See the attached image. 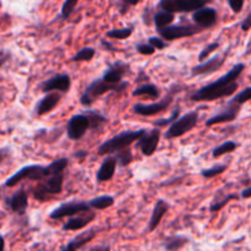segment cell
<instances>
[{
	"instance_id": "484cf974",
	"label": "cell",
	"mask_w": 251,
	"mask_h": 251,
	"mask_svg": "<svg viewBox=\"0 0 251 251\" xmlns=\"http://www.w3.org/2000/svg\"><path fill=\"white\" fill-rule=\"evenodd\" d=\"M88 206L92 211H102V210H107L109 208L110 206L114 205L115 200L113 196L110 195H100L97 198L92 199V200L87 201Z\"/></svg>"
},
{
	"instance_id": "ffe728a7",
	"label": "cell",
	"mask_w": 251,
	"mask_h": 251,
	"mask_svg": "<svg viewBox=\"0 0 251 251\" xmlns=\"http://www.w3.org/2000/svg\"><path fill=\"white\" fill-rule=\"evenodd\" d=\"M117 158H115L114 154H109V156L104 157L97 172V176H96L98 183H104V181L112 180L115 174V171H117Z\"/></svg>"
},
{
	"instance_id": "7a4b0ae2",
	"label": "cell",
	"mask_w": 251,
	"mask_h": 251,
	"mask_svg": "<svg viewBox=\"0 0 251 251\" xmlns=\"http://www.w3.org/2000/svg\"><path fill=\"white\" fill-rule=\"evenodd\" d=\"M147 132L146 129L139 130H125L114 135L110 139L105 140L100 147H98V154L100 156H109V154L117 153L120 150H124L130 147L134 142H136L140 137L144 136Z\"/></svg>"
},
{
	"instance_id": "7bdbcfd3",
	"label": "cell",
	"mask_w": 251,
	"mask_h": 251,
	"mask_svg": "<svg viewBox=\"0 0 251 251\" xmlns=\"http://www.w3.org/2000/svg\"><path fill=\"white\" fill-rule=\"evenodd\" d=\"M140 1H137V0H123V1H120L119 5L122 6L120 7V14H126L130 6H135Z\"/></svg>"
},
{
	"instance_id": "b9f144b4",
	"label": "cell",
	"mask_w": 251,
	"mask_h": 251,
	"mask_svg": "<svg viewBox=\"0 0 251 251\" xmlns=\"http://www.w3.org/2000/svg\"><path fill=\"white\" fill-rule=\"evenodd\" d=\"M228 5H229V7L233 10L234 14H239V12H242L243 6H244V0H229Z\"/></svg>"
},
{
	"instance_id": "f6af8a7d",
	"label": "cell",
	"mask_w": 251,
	"mask_h": 251,
	"mask_svg": "<svg viewBox=\"0 0 251 251\" xmlns=\"http://www.w3.org/2000/svg\"><path fill=\"white\" fill-rule=\"evenodd\" d=\"M240 27H242L243 31H245V32L249 31L250 27H251V12H249V14L245 16V19L243 20L242 24H240Z\"/></svg>"
},
{
	"instance_id": "8992f818",
	"label": "cell",
	"mask_w": 251,
	"mask_h": 251,
	"mask_svg": "<svg viewBox=\"0 0 251 251\" xmlns=\"http://www.w3.org/2000/svg\"><path fill=\"white\" fill-rule=\"evenodd\" d=\"M199 118H200V115H199L198 110H191V112L184 114L183 117H179L173 124L169 125L167 131L164 132V139H176V137L188 134L198 125Z\"/></svg>"
},
{
	"instance_id": "8d00e7d4",
	"label": "cell",
	"mask_w": 251,
	"mask_h": 251,
	"mask_svg": "<svg viewBox=\"0 0 251 251\" xmlns=\"http://www.w3.org/2000/svg\"><path fill=\"white\" fill-rule=\"evenodd\" d=\"M250 98H251V87L248 86V87H245L244 90L240 91L239 93H237V95H235L234 97L229 100V102L233 103V104L242 107L243 104H245L247 102H249Z\"/></svg>"
},
{
	"instance_id": "4316f807",
	"label": "cell",
	"mask_w": 251,
	"mask_h": 251,
	"mask_svg": "<svg viewBox=\"0 0 251 251\" xmlns=\"http://www.w3.org/2000/svg\"><path fill=\"white\" fill-rule=\"evenodd\" d=\"M85 113L87 115V118L90 119L91 123V129L92 131H98V130L102 129L105 124L108 123V118L105 115L100 114V113L96 112V110H86Z\"/></svg>"
},
{
	"instance_id": "ac0fdd59",
	"label": "cell",
	"mask_w": 251,
	"mask_h": 251,
	"mask_svg": "<svg viewBox=\"0 0 251 251\" xmlns=\"http://www.w3.org/2000/svg\"><path fill=\"white\" fill-rule=\"evenodd\" d=\"M61 95L58 92H50L46 93L41 100L37 102L36 107H34V113L37 117H43V115L48 114V113L53 112L58 104L60 103Z\"/></svg>"
},
{
	"instance_id": "44dd1931",
	"label": "cell",
	"mask_w": 251,
	"mask_h": 251,
	"mask_svg": "<svg viewBox=\"0 0 251 251\" xmlns=\"http://www.w3.org/2000/svg\"><path fill=\"white\" fill-rule=\"evenodd\" d=\"M96 220V212L95 211H88L86 213H81V215L74 216L71 217L65 225L63 226V230L66 232H71V230H80L83 229L86 226L91 225L93 221Z\"/></svg>"
},
{
	"instance_id": "836d02e7",
	"label": "cell",
	"mask_w": 251,
	"mask_h": 251,
	"mask_svg": "<svg viewBox=\"0 0 251 251\" xmlns=\"http://www.w3.org/2000/svg\"><path fill=\"white\" fill-rule=\"evenodd\" d=\"M96 55V49L92 47H85V48H81L75 55L71 58V61H91L93 59V56Z\"/></svg>"
},
{
	"instance_id": "60d3db41",
	"label": "cell",
	"mask_w": 251,
	"mask_h": 251,
	"mask_svg": "<svg viewBox=\"0 0 251 251\" xmlns=\"http://www.w3.org/2000/svg\"><path fill=\"white\" fill-rule=\"evenodd\" d=\"M136 50L141 55H152V54H154L156 49L150 46L149 43H139L136 46Z\"/></svg>"
},
{
	"instance_id": "9c48e42d",
	"label": "cell",
	"mask_w": 251,
	"mask_h": 251,
	"mask_svg": "<svg viewBox=\"0 0 251 251\" xmlns=\"http://www.w3.org/2000/svg\"><path fill=\"white\" fill-rule=\"evenodd\" d=\"M88 211H91V208L88 206L87 201L73 200L69 201V202L60 203L55 210H53L49 213V218L50 220H63L65 217L71 218L74 216L88 212Z\"/></svg>"
},
{
	"instance_id": "e575fe53",
	"label": "cell",
	"mask_w": 251,
	"mask_h": 251,
	"mask_svg": "<svg viewBox=\"0 0 251 251\" xmlns=\"http://www.w3.org/2000/svg\"><path fill=\"white\" fill-rule=\"evenodd\" d=\"M240 196L238 195V194H228V195H226L225 198L221 199V200L218 201H215V202H212L210 205V211L211 212H218V211L222 210L223 207H225L226 205H227L229 201L232 200H239Z\"/></svg>"
},
{
	"instance_id": "e0dca14e",
	"label": "cell",
	"mask_w": 251,
	"mask_h": 251,
	"mask_svg": "<svg viewBox=\"0 0 251 251\" xmlns=\"http://www.w3.org/2000/svg\"><path fill=\"white\" fill-rule=\"evenodd\" d=\"M239 112H240L239 105H235V104H233V103L228 102L227 104L223 107V109L218 110L216 114H213L212 117L208 118V119L206 120L205 125L207 127H210V126H212V125H216V124H222V123L233 122V120L237 119Z\"/></svg>"
},
{
	"instance_id": "4fadbf2b",
	"label": "cell",
	"mask_w": 251,
	"mask_h": 251,
	"mask_svg": "<svg viewBox=\"0 0 251 251\" xmlns=\"http://www.w3.org/2000/svg\"><path fill=\"white\" fill-rule=\"evenodd\" d=\"M161 129L153 127L152 130L147 131L144 136L140 137V139L135 142V146H136L137 149H140V151H141V153L144 154V156L151 157L152 154L157 151V147H158L159 141H161Z\"/></svg>"
},
{
	"instance_id": "bcb514c9",
	"label": "cell",
	"mask_w": 251,
	"mask_h": 251,
	"mask_svg": "<svg viewBox=\"0 0 251 251\" xmlns=\"http://www.w3.org/2000/svg\"><path fill=\"white\" fill-rule=\"evenodd\" d=\"M11 58V54L7 53V51H0V69L5 65V64L9 61V59Z\"/></svg>"
},
{
	"instance_id": "ee69618b",
	"label": "cell",
	"mask_w": 251,
	"mask_h": 251,
	"mask_svg": "<svg viewBox=\"0 0 251 251\" xmlns=\"http://www.w3.org/2000/svg\"><path fill=\"white\" fill-rule=\"evenodd\" d=\"M10 154H11V150L10 147H0V164L5 161L6 158H9Z\"/></svg>"
},
{
	"instance_id": "74e56055",
	"label": "cell",
	"mask_w": 251,
	"mask_h": 251,
	"mask_svg": "<svg viewBox=\"0 0 251 251\" xmlns=\"http://www.w3.org/2000/svg\"><path fill=\"white\" fill-rule=\"evenodd\" d=\"M78 1L77 0H66V1L63 2V6H61V12L60 17L63 20H68L69 17L73 15L74 10L77 6Z\"/></svg>"
},
{
	"instance_id": "9a60e30c",
	"label": "cell",
	"mask_w": 251,
	"mask_h": 251,
	"mask_svg": "<svg viewBox=\"0 0 251 251\" xmlns=\"http://www.w3.org/2000/svg\"><path fill=\"white\" fill-rule=\"evenodd\" d=\"M226 63V55L225 54H216V55L211 56L207 60L202 61L199 65L191 68V76H208L212 74L217 73L221 70Z\"/></svg>"
},
{
	"instance_id": "603a6c76",
	"label": "cell",
	"mask_w": 251,
	"mask_h": 251,
	"mask_svg": "<svg viewBox=\"0 0 251 251\" xmlns=\"http://www.w3.org/2000/svg\"><path fill=\"white\" fill-rule=\"evenodd\" d=\"M169 208H171V205H169L166 200L159 199V200L157 201L156 205H154L153 207V211H152L151 218H150L149 221V226H147V230H149V232H153V230L157 229V227L159 226L161 221L163 220L164 216L167 215Z\"/></svg>"
},
{
	"instance_id": "5b68a950",
	"label": "cell",
	"mask_w": 251,
	"mask_h": 251,
	"mask_svg": "<svg viewBox=\"0 0 251 251\" xmlns=\"http://www.w3.org/2000/svg\"><path fill=\"white\" fill-rule=\"evenodd\" d=\"M64 174H56L50 176L43 180L38 181V185L36 186V190L33 191V198L38 201H47L54 195H59L63 191Z\"/></svg>"
},
{
	"instance_id": "f35d334b",
	"label": "cell",
	"mask_w": 251,
	"mask_h": 251,
	"mask_svg": "<svg viewBox=\"0 0 251 251\" xmlns=\"http://www.w3.org/2000/svg\"><path fill=\"white\" fill-rule=\"evenodd\" d=\"M220 47H221L220 42H212V43H210L208 46H206L205 48L200 51V54H199V58H198L199 61H200V63H202V61L207 60V59L210 58L211 54H212L213 51L217 50Z\"/></svg>"
},
{
	"instance_id": "83f0119b",
	"label": "cell",
	"mask_w": 251,
	"mask_h": 251,
	"mask_svg": "<svg viewBox=\"0 0 251 251\" xmlns=\"http://www.w3.org/2000/svg\"><path fill=\"white\" fill-rule=\"evenodd\" d=\"M154 22V26H156L157 31L162 28H166V27L171 26L173 25L174 20H176V15L171 14V12H167V11H158L154 14L153 19Z\"/></svg>"
},
{
	"instance_id": "cb8c5ba5",
	"label": "cell",
	"mask_w": 251,
	"mask_h": 251,
	"mask_svg": "<svg viewBox=\"0 0 251 251\" xmlns=\"http://www.w3.org/2000/svg\"><path fill=\"white\" fill-rule=\"evenodd\" d=\"M190 243V238L184 234L169 235L162 243V247L166 251H180Z\"/></svg>"
},
{
	"instance_id": "681fc988",
	"label": "cell",
	"mask_w": 251,
	"mask_h": 251,
	"mask_svg": "<svg viewBox=\"0 0 251 251\" xmlns=\"http://www.w3.org/2000/svg\"><path fill=\"white\" fill-rule=\"evenodd\" d=\"M0 251H5V238L0 235Z\"/></svg>"
},
{
	"instance_id": "277c9868",
	"label": "cell",
	"mask_w": 251,
	"mask_h": 251,
	"mask_svg": "<svg viewBox=\"0 0 251 251\" xmlns=\"http://www.w3.org/2000/svg\"><path fill=\"white\" fill-rule=\"evenodd\" d=\"M50 176L48 171V167L42 166V164H28V166H24L21 169L12 174L9 179L4 183L2 186L6 188H12L16 186L17 184L21 183L24 180H32V181H41L43 179Z\"/></svg>"
},
{
	"instance_id": "d6986e66",
	"label": "cell",
	"mask_w": 251,
	"mask_h": 251,
	"mask_svg": "<svg viewBox=\"0 0 251 251\" xmlns=\"http://www.w3.org/2000/svg\"><path fill=\"white\" fill-rule=\"evenodd\" d=\"M97 233L98 229L90 228V229L85 230V232L76 235V237L74 238V239H71L68 244L64 245L60 249V251H78L80 249H82L85 245H87L88 243L92 242L96 238V235H97Z\"/></svg>"
},
{
	"instance_id": "f546056e",
	"label": "cell",
	"mask_w": 251,
	"mask_h": 251,
	"mask_svg": "<svg viewBox=\"0 0 251 251\" xmlns=\"http://www.w3.org/2000/svg\"><path fill=\"white\" fill-rule=\"evenodd\" d=\"M134 32V27H123V28H113L105 32V36L112 39H127Z\"/></svg>"
},
{
	"instance_id": "6da1fadb",
	"label": "cell",
	"mask_w": 251,
	"mask_h": 251,
	"mask_svg": "<svg viewBox=\"0 0 251 251\" xmlns=\"http://www.w3.org/2000/svg\"><path fill=\"white\" fill-rule=\"evenodd\" d=\"M245 68L247 65L244 63L235 64L227 74L221 76L220 78L196 90L190 96V100L193 102H212L221 98L230 97L237 92L239 87L238 78L240 77Z\"/></svg>"
},
{
	"instance_id": "8fae6325",
	"label": "cell",
	"mask_w": 251,
	"mask_h": 251,
	"mask_svg": "<svg viewBox=\"0 0 251 251\" xmlns=\"http://www.w3.org/2000/svg\"><path fill=\"white\" fill-rule=\"evenodd\" d=\"M174 100L173 95H168L167 97L162 98L158 102L150 103V104H146V103H135L132 105V112L135 114L140 115V117H152V115H157L159 113L164 112V110L168 109L171 107V104Z\"/></svg>"
},
{
	"instance_id": "d6a6232c",
	"label": "cell",
	"mask_w": 251,
	"mask_h": 251,
	"mask_svg": "<svg viewBox=\"0 0 251 251\" xmlns=\"http://www.w3.org/2000/svg\"><path fill=\"white\" fill-rule=\"evenodd\" d=\"M115 158H117V164L120 167H127L132 161H134V154L130 147L124 150H120L117 153H114Z\"/></svg>"
},
{
	"instance_id": "5bb4252c",
	"label": "cell",
	"mask_w": 251,
	"mask_h": 251,
	"mask_svg": "<svg viewBox=\"0 0 251 251\" xmlns=\"http://www.w3.org/2000/svg\"><path fill=\"white\" fill-rule=\"evenodd\" d=\"M130 73H131V66L127 63H125V61L118 60L114 61L113 64H110L100 77L108 83L119 85V83L123 82L125 76L129 75Z\"/></svg>"
},
{
	"instance_id": "3957f363",
	"label": "cell",
	"mask_w": 251,
	"mask_h": 251,
	"mask_svg": "<svg viewBox=\"0 0 251 251\" xmlns=\"http://www.w3.org/2000/svg\"><path fill=\"white\" fill-rule=\"evenodd\" d=\"M126 87H129L127 81H123L119 85H113V83L105 82L102 77L95 78L82 92L80 97V103L83 107H91L98 98L102 97L105 93L126 90Z\"/></svg>"
},
{
	"instance_id": "2e32d148",
	"label": "cell",
	"mask_w": 251,
	"mask_h": 251,
	"mask_svg": "<svg viewBox=\"0 0 251 251\" xmlns=\"http://www.w3.org/2000/svg\"><path fill=\"white\" fill-rule=\"evenodd\" d=\"M191 20H193L194 25L200 27L203 31V29L216 26V24L218 21V12L215 7L206 5V6L201 7V9L193 12Z\"/></svg>"
},
{
	"instance_id": "d4e9b609",
	"label": "cell",
	"mask_w": 251,
	"mask_h": 251,
	"mask_svg": "<svg viewBox=\"0 0 251 251\" xmlns=\"http://www.w3.org/2000/svg\"><path fill=\"white\" fill-rule=\"evenodd\" d=\"M132 96L134 97H147L149 100H157L161 97V91L157 87L154 83H142V85L137 86L134 91H132Z\"/></svg>"
},
{
	"instance_id": "7402d4cb",
	"label": "cell",
	"mask_w": 251,
	"mask_h": 251,
	"mask_svg": "<svg viewBox=\"0 0 251 251\" xmlns=\"http://www.w3.org/2000/svg\"><path fill=\"white\" fill-rule=\"evenodd\" d=\"M9 208L17 215H25L28 208V194L24 188L19 189L7 201Z\"/></svg>"
},
{
	"instance_id": "52a82bcc",
	"label": "cell",
	"mask_w": 251,
	"mask_h": 251,
	"mask_svg": "<svg viewBox=\"0 0 251 251\" xmlns=\"http://www.w3.org/2000/svg\"><path fill=\"white\" fill-rule=\"evenodd\" d=\"M158 34L164 42L169 43V42L176 41L180 38H186V37H193L195 34L202 32L200 27H198L194 24H185V22H180L178 25H171V26L166 27V28L158 29Z\"/></svg>"
},
{
	"instance_id": "816d5d0a",
	"label": "cell",
	"mask_w": 251,
	"mask_h": 251,
	"mask_svg": "<svg viewBox=\"0 0 251 251\" xmlns=\"http://www.w3.org/2000/svg\"><path fill=\"white\" fill-rule=\"evenodd\" d=\"M0 103H1V97H0Z\"/></svg>"
},
{
	"instance_id": "ba28073f",
	"label": "cell",
	"mask_w": 251,
	"mask_h": 251,
	"mask_svg": "<svg viewBox=\"0 0 251 251\" xmlns=\"http://www.w3.org/2000/svg\"><path fill=\"white\" fill-rule=\"evenodd\" d=\"M208 4H210L208 0H161L158 2V7L162 11L176 15V12H180V14L195 12L196 10Z\"/></svg>"
},
{
	"instance_id": "30bf717a",
	"label": "cell",
	"mask_w": 251,
	"mask_h": 251,
	"mask_svg": "<svg viewBox=\"0 0 251 251\" xmlns=\"http://www.w3.org/2000/svg\"><path fill=\"white\" fill-rule=\"evenodd\" d=\"M91 129L90 119L85 113L75 114L69 119L66 125V135L73 141H78L86 135V132Z\"/></svg>"
},
{
	"instance_id": "c3c4849f",
	"label": "cell",
	"mask_w": 251,
	"mask_h": 251,
	"mask_svg": "<svg viewBox=\"0 0 251 251\" xmlns=\"http://www.w3.org/2000/svg\"><path fill=\"white\" fill-rule=\"evenodd\" d=\"M102 46L104 47V48H108L107 50H115V48L112 46V43H109V42L105 41V39H102Z\"/></svg>"
},
{
	"instance_id": "ab89813d",
	"label": "cell",
	"mask_w": 251,
	"mask_h": 251,
	"mask_svg": "<svg viewBox=\"0 0 251 251\" xmlns=\"http://www.w3.org/2000/svg\"><path fill=\"white\" fill-rule=\"evenodd\" d=\"M149 44L153 47L154 49H158V50H163V49H166L169 46V43L164 42L161 37H150Z\"/></svg>"
},
{
	"instance_id": "7dc6e473",
	"label": "cell",
	"mask_w": 251,
	"mask_h": 251,
	"mask_svg": "<svg viewBox=\"0 0 251 251\" xmlns=\"http://www.w3.org/2000/svg\"><path fill=\"white\" fill-rule=\"evenodd\" d=\"M240 196H242L243 199H250V196H251V188H250V186H247V188H245L244 190L242 191Z\"/></svg>"
},
{
	"instance_id": "f907efd6",
	"label": "cell",
	"mask_w": 251,
	"mask_h": 251,
	"mask_svg": "<svg viewBox=\"0 0 251 251\" xmlns=\"http://www.w3.org/2000/svg\"><path fill=\"white\" fill-rule=\"evenodd\" d=\"M100 251H110V247H102Z\"/></svg>"
},
{
	"instance_id": "1f68e13d",
	"label": "cell",
	"mask_w": 251,
	"mask_h": 251,
	"mask_svg": "<svg viewBox=\"0 0 251 251\" xmlns=\"http://www.w3.org/2000/svg\"><path fill=\"white\" fill-rule=\"evenodd\" d=\"M228 168V164H215V166L210 167V168L202 169L200 172V176L205 179H212L216 176H221L222 173H225Z\"/></svg>"
},
{
	"instance_id": "f1b7e54d",
	"label": "cell",
	"mask_w": 251,
	"mask_h": 251,
	"mask_svg": "<svg viewBox=\"0 0 251 251\" xmlns=\"http://www.w3.org/2000/svg\"><path fill=\"white\" fill-rule=\"evenodd\" d=\"M238 146H239V144H238V142L226 141L213 149L212 156L215 157V158H218V157H222V156H225V154L232 153V152H234L235 150L238 149Z\"/></svg>"
},
{
	"instance_id": "4dcf8cb0",
	"label": "cell",
	"mask_w": 251,
	"mask_h": 251,
	"mask_svg": "<svg viewBox=\"0 0 251 251\" xmlns=\"http://www.w3.org/2000/svg\"><path fill=\"white\" fill-rule=\"evenodd\" d=\"M69 166V158L68 157H63V158H59L56 161L51 162L48 166V171L50 176H56V174H64L65 169Z\"/></svg>"
},
{
	"instance_id": "d590c367",
	"label": "cell",
	"mask_w": 251,
	"mask_h": 251,
	"mask_svg": "<svg viewBox=\"0 0 251 251\" xmlns=\"http://www.w3.org/2000/svg\"><path fill=\"white\" fill-rule=\"evenodd\" d=\"M179 114H180V109H179V108H176V109H174V112L172 113L171 117L161 118V119L154 120V122H153V126L157 127V129H161V127L169 126V125H172L174 122H176V119H178Z\"/></svg>"
},
{
	"instance_id": "7c38bea8",
	"label": "cell",
	"mask_w": 251,
	"mask_h": 251,
	"mask_svg": "<svg viewBox=\"0 0 251 251\" xmlns=\"http://www.w3.org/2000/svg\"><path fill=\"white\" fill-rule=\"evenodd\" d=\"M39 87L43 93L58 92L63 95V93H68L70 91L71 78L68 74H56V75L49 77L48 80L43 81Z\"/></svg>"
}]
</instances>
